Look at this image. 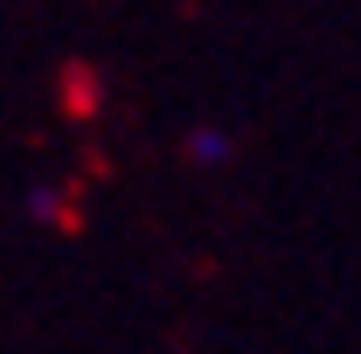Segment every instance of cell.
I'll return each instance as SVG.
<instances>
[{"mask_svg":"<svg viewBox=\"0 0 361 354\" xmlns=\"http://www.w3.org/2000/svg\"><path fill=\"white\" fill-rule=\"evenodd\" d=\"M188 160H195V167H223V160H229V139L216 133V126H202V133L188 139Z\"/></svg>","mask_w":361,"mask_h":354,"instance_id":"cell-1","label":"cell"}]
</instances>
